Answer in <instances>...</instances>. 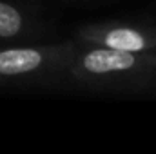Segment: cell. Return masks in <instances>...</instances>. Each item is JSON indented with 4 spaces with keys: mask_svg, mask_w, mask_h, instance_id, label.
Instances as JSON below:
<instances>
[{
    "mask_svg": "<svg viewBox=\"0 0 156 154\" xmlns=\"http://www.w3.org/2000/svg\"><path fill=\"white\" fill-rule=\"evenodd\" d=\"M154 83H156V76H154Z\"/></svg>",
    "mask_w": 156,
    "mask_h": 154,
    "instance_id": "5b68a950",
    "label": "cell"
},
{
    "mask_svg": "<svg viewBox=\"0 0 156 154\" xmlns=\"http://www.w3.org/2000/svg\"><path fill=\"white\" fill-rule=\"evenodd\" d=\"M76 38L82 45H98L116 51H156V29L125 24H89L80 27Z\"/></svg>",
    "mask_w": 156,
    "mask_h": 154,
    "instance_id": "3957f363",
    "label": "cell"
},
{
    "mask_svg": "<svg viewBox=\"0 0 156 154\" xmlns=\"http://www.w3.org/2000/svg\"><path fill=\"white\" fill-rule=\"evenodd\" d=\"M76 49L75 42L2 47L0 83L31 80L67 71V65Z\"/></svg>",
    "mask_w": 156,
    "mask_h": 154,
    "instance_id": "7a4b0ae2",
    "label": "cell"
},
{
    "mask_svg": "<svg viewBox=\"0 0 156 154\" xmlns=\"http://www.w3.org/2000/svg\"><path fill=\"white\" fill-rule=\"evenodd\" d=\"M67 73L89 89L98 91H136L151 85L156 76V51L131 53L98 45L76 49Z\"/></svg>",
    "mask_w": 156,
    "mask_h": 154,
    "instance_id": "6da1fadb",
    "label": "cell"
},
{
    "mask_svg": "<svg viewBox=\"0 0 156 154\" xmlns=\"http://www.w3.org/2000/svg\"><path fill=\"white\" fill-rule=\"evenodd\" d=\"M29 26L31 24L27 16L20 7L0 0V38L22 37L24 33H27Z\"/></svg>",
    "mask_w": 156,
    "mask_h": 154,
    "instance_id": "277c9868",
    "label": "cell"
}]
</instances>
